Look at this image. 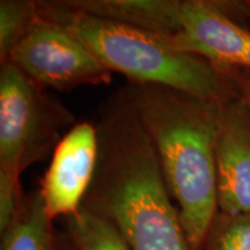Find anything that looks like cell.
<instances>
[{"label":"cell","mask_w":250,"mask_h":250,"mask_svg":"<svg viewBox=\"0 0 250 250\" xmlns=\"http://www.w3.org/2000/svg\"><path fill=\"white\" fill-rule=\"evenodd\" d=\"M76 124L61 100L12 62H1L0 170L21 177L27 168L54 153Z\"/></svg>","instance_id":"obj_4"},{"label":"cell","mask_w":250,"mask_h":250,"mask_svg":"<svg viewBox=\"0 0 250 250\" xmlns=\"http://www.w3.org/2000/svg\"><path fill=\"white\" fill-rule=\"evenodd\" d=\"M122 90L153 144L188 240L203 250L219 212L215 139L224 103L148 83Z\"/></svg>","instance_id":"obj_2"},{"label":"cell","mask_w":250,"mask_h":250,"mask_svg":"<svg viewBox=\"0 0 250 250\" xmlns=\"http://www.w3.org/2000/svg\"><path fill=\"white\" fill-rule=\"evenodd\" d=\"M98 159L95 123H77L52 153L40 191L51 220L80 210L92 182Z\"/></svg>","instance_id":"obj_7"},{"label":"cell","mask_w":250,"mask_h":250,"mask_svg":"<svg viewBox=\"0 0 250 250\" xmlns=\"http://www.w3.org/2000/svg\"><path fill=\"white\" fill-rule=\"evenodd\" d=\"M215 174L219 212H250V108L242 96L221 107Z\"/></svg>","instance_id":"obj_8"},{"label":"cell","mask_w":250,"mask_h":250,"mask_svg":"<svg viewBox=\"0 0 250 250\" xmlns=\"http://www.w3.org/2000/svg\"><path fill=\"white\" fill-rule=\"evenodd\" d=\"M95 126L98 159L81 208L110 221L131 250H195L151 139L123 90L100 108Z\"/></svg>","instance_id":"obj_1"},{"label":"cell","mask_w":250,"mask_h":250,"mask_svg":"<svg viewBox=\"0 0 250 250\" xmlns=\"http://www.w3.org/2000/svg\"><path fill=\"white\" fill-rule=\"evenodd\" d=\"M37 5L41 17L73 34L103 66L129 83L170 87L219 103L242 96L235 68L179 51L171 37L73 11L57 0Z\"/></svg>","instance_id":"obj_3"},{"label":"cell","mask_w":250,"mask_h":250,"mask_svg":"<svg viewBox=\"0 0 250 250\" xmlns=\"http://www.w3.org/2000/svg\"><path fill=\"white\" fill-rule=\"evenodd\" d=\"M51 218L40 189L24 197L15 218L2 235L1 250H54Z\"/></svg>","instance_id":"obj_10"},{"label":"cell","mask_w":250,"mask_h":250,"mask_svg":"<svg viewBox=\"0 0 250 250\" xmlns=\"http://www.w3.org/2000/svg\"><path fill=\"white\" fill-rule=\"evenodd\" d=\"M67 229L77 250H131L110 221L83 208L67 217Z\"/></svg>","instance_id":"obj_11"},{"label":"cell","mask_w":250,"mask_h":250,"mask_svg":"<svg viewBox=\"0 0 250 250\" xmlns=\"http://www.w3.org/2000/svg\"><path fill=\"white\" fill-rule=\"evenodd\" d=\"M37 1L1 0L0 1V59L7 61L40 21Z\"/></svg>","instance_id":"obj_12"},{"label":"cell","mask_w":250,"mask_h":250,"mask_svg":"<svg viewBox=\"0 0 250 250\" xmlns=\"http://www.w3.org/2000/svg\"><path fill=\"white\" fill-rule=\"evenodd\" d=\"M20 177L0 170V232L12 224L24 201Z\"/></svg>","instance_id":"obj_14"},{"label":"cell","mask_w":250,"mask_h":250,"mask_svg":"<svg viewBox=\"0 0 250 250\" xmlns=\"http://www.w3.org/2000/svg\"><path fill=\"white\" fill-rule=\"evenodd\" d=\"M235 80L242 98L250 108V71L235 70Z\"/></svg>","instance_id":"obj_15"},{"label":"cell","mask_w":250,"mask_h":250,"mask_svg":"<svg viewBox=\"0 0 250 250\" xmlns=\"http://www.w3.org/2000/svg\"><path fill=\"white\" fill-rule=\"evenodd\" d=\"M203 250H250V212H218L206 235Z\"/></svg>","instance_id":"obj_13"},{"label":"cell","mask_w":250,"mask_h":250,"mask_svg":"<svg viewBox=\"0 0 250 250\" xmlns=\"http://www.w3.org/2000/svg\"><path fill=\"white\" fill-rule=\"evenodd\" d=\"M54 250H67V249L64 248V247H62L59 242H57V240L55 239V248H54ZM71 250H77L76 247H74V245H73V242H72Z\"/></svg>","instance_id":"obj_16"},{"label":"cell","mask_w":250,"mask_h":250,"mask_svg":"<svg viewBox=\"0 0 250 250\" xmlns=\"http://www.w3.org/2000/svg\"><path fill=\"white\" fill-rule=\"evenodd\" d=\"M92 17L173 37L181 28L183 0H57Z\"/></svg>","instance_id":"obj_9"},{"label":"cell","mask_w":250,"mask_h":250,"mask_svg":"<svg viewBox=\"0 0 250 250\" xmlns=\"http://www.w3.org/2000/svg\"><path fill=\"white\" fill-rule=\"evenodd\" d=\"M6 62L46 89L70 90L111 81V72L79 39L42 17Z\"/></svg>","instance_id":"obj_5"},{"label":"cell","mask_w":250,"mask_h":250,"mask_svg":"<svg viewBox=\"0 0 250 250\" xmlns=\"http://www.w3.org/2000/svg\"><path fill=\"white\" fill-rule=\"evenodd\" d=\"M170 42L219 67L250 71V29L224 14L215 0H183L181 28Z\"/></svg>","instance_id":"obj_6"}]
</instances>
